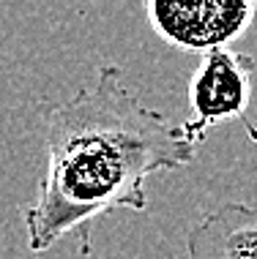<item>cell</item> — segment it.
Segmentation results:
<instances>
[{"label":"cell","instance_id":"obj_2","mask_svg":"<svg viewBox=\"0 0 257 259\" xmlns=\"http://www.w3.org/2000/svg\"><path fill=\"white\" fill-rule=\"evenodd\" d=\"M148 25L162 41L183 52L208 55L213 50H227L235 38L249 30L257 3L254 0H148L142 6Z\"/></svg>","mask_w":257,"mask_h":259},{"label":"cell","instance_id":"obj_4","mask_svg":"<svg viewBox=\"0 0 257 259\" xmlns=\"http://www.w3.org/2000/svg\"><path fill=\"white\" fill-rule=\"evenodd\" d=\"M189 259H257V205L227 202L186 235Z\"/></svg>","mask_w":257,"mask_h":259},{"label":"cell","instance_id":"obj_1","mask_svg":"<svg viewBox=\"0 0 257 259\" xmlns=\"http://www.w3.org/2000/svg\"><path fill=\"white\" fill-rule=\"evenodd\" d=\"M47 172L36 199L22 207L27 248H52L118 207H148L145 180L192 164L197 145L162 112L145 107L123 85L118 66H101L93 88H82L44 120Z\"/></svg>","mask_w":257,"mask_h":259},{"label":"cell","instance_id":"obj_3","mask_svg":"<svg viewBox=\"0 0 257 259\" xmlns=\"http://www.w3.org/2000/svg\"><path fill=\"white\" fill-rule=\"evenodd\" d=\"M252 74L254 60L244 52L213 50L203 55L189 82L192 117L180 125V131L200 145L213 125L244 117L252 99Z\"/></svg>","mask_w":257,"mask_h":259}]
</instances>
